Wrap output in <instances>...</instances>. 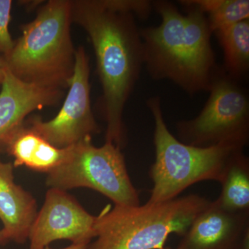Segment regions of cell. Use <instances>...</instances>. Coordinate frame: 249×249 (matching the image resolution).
<instances>
[{"label": "cell", "instance_id": "cell-1", "mask_svg": "<svg viewBox=\"0 0 249 249\" xmlns=\"http://www.w3.org/2000/svg\"><path fill=\"white\" fill-rule=\"evenodd\" d=\"M72 22L89 36L103 88L106 142H126L123 114L144 65L143 48L134 14L124 0H73Z\"/></svg>", "mask_w": 249, "mask_h": 249}, {"label": "cell", "instance_id": "cell-2", "mask_svg": "<svg viewBox=\"0 0 249 249\" xmlns=\"http://www.w3.org/2000/svg\"><path fill=\"white\" fill-rule=\"evenodd\" d=\"M187 14L173 3L152 1L161 18L158 27L139 29L144 65L155 80H168L193 96L209 91L219 70L206 15L183 1Z\"/></svg>", "mask_w": 249, "mask_h": 249}, {"label": "cell", "instance_id": "cell-3", "mask_svg": "<svg viewBox=\"0 0 249 249\" xmlns=\"http://www.w3.org/2000/svg\"><path fill=\"white\" fill-rule=\"evenodd\" d=\"M71 23V0H49L34 20L22 26V36L1 60L24 83L54 89L69 88L76 52Z\"/></svg>", "mask_w": 249, "mask_h": 249}, {"label": "cell", "instance_id": "cell-4", "mask_svg": "<svg viewBox=\"0 0 249 249\" xmlns=\"http://www.w3.org/2000/svg\"><path fill=\"white\" fill-rule=\"evenodd\" d=\"M211 201L198 196L124 206L108 205L96 216V240L85 249H162L171 234L183 237Z\"/></svg>", "mask_w": 249, "mask_h": 249}, {"label": "cell", "instance_id": "cell-5", "mask_svg": "<svg viewBox=\"0 0 249 249\" xmlns=\"http://www.w3.org/2000/svg\"><path fill=\"white\" fill-rule=\"evenodd\" d=\"M147 106L155 120L156 154L150 170L154 186L147 203L172 200L200 181L222 182L234 157L244 149L229 145L208 147L186 145L168 130L160 97L149 98Z\"/></svg>", "mask_w": 249, "mask_h": 249}, {"label": "cell", "instance_id": "cell-6", "mask_svg": "<svg viewBox=\"0 0 249 249\" xmlns=\"http://www.w3.org/2000/svg\"><path fill=\"white\" fill-rule=\"evenodd\" d=\"M46 184L62 191L88 188L101 193L114 205L137 206L139 193L126 168L121 148L110 142L96 147L91 139L71 146L66 160L47 173Z\"/></svg>", "mask_w": 249, "mask_h": 249}, {"label": "cell", "instance_id": "cell-7", "mask_svg": "<svg viewBox=\"0 0 249 249\" xmlns=\"http://www.w3.org/2000/svg\"><path fill=\"white\" fill-rule=\"evenodd\" d=\"M209 91V99L199 115L177 124L180 142L195 147L229 145L245 148L249 139L247 90L219 67Z\"/></svg>", "mask_w": 249, "mask_h": 249}, {"label": "cell", "instance_id": "cell-8", "mask_svg": "<svg viewBox=\"0 0 249 249\" xmlns=\"http://www.w3.org/2000/svg\"><path fill=\"white\" fill-rule=\"evenodd\" d=\"M89 58L84 47L76 49L73 76L61 109L48 121L33 117L27 124L58 148L76 145L100 132L91 107Z\"/></svg>", "mask_w": 249, "mask_h": 249}, {"label": "cell", "instance_id": "cell-9", "mask_svg": "<svg viewBox=\"0 0 249 249\" xmlns=\"http://www.w3.org/2000/svg\"><path fill=\"white\" fill-rule=\"evenodd\" d=\"M95 219L66 191L50 188L29 231V249H44L59 240L88 245L96 237Z\"/></svg>", "mask_w": 249, "mask_h": 249}, {"label": "cell", "instance_id": "cell-10", "mask_svg": "<svg viewBox=\"0 0 249 249\" xmlns=\"http://www.w3.org/2000/svg\"><path fill=\"white\" fill-rule=\"evenodd\" d=\"M249 246V212L232 213L211 201L183 236L177 249H237Z\"/></svg>", "mask_w": 249, "mask_h": 249}, {"label": "cell", "instance_id": "cell-11", "mask_svg": "<svg viewBox=\"0 0 249 249\" xmlns=\"http://www.w3.org/2000/svg\"><path fill=\"white\" fill-rule=\"evenodd\" d=\"M4 78L0 91V142L24 124L29 114L58 105L64 96L61 89L24 83L3 63Z\"/></svg>", "mask_w": 249, "mask_h": 249}, {"label": "cell", "instance_id": "cell-12", "mask_svg": "<svg viewBox=\"0 0 249 249\" xmlns=\"http://www.w3.org/2000/svg\"><path fill=\"white\" fill-rule=\"evenodd\" d=\"M14 167L0 159V219L8 241L24 244L37 215V202L15 183Z\"/></svg>", "mask_w": 249, "mask_h": 249}, {"label": "cell", "instance_id": "cell-13", "mask_svg": "<svg viewBox=\"0 0 249 249\" xmlns=\"http://www.w3.org/2000/svg\"><path fill=\"white\" fill-rule=\"evenodd\" d=\"M6 152L14 158V167L24 166L49 173L66 160L71 146L58 148L31 129L25 122L2 141Z\"/></svg>", "mask_w": 249, "mask_h": 249}, {"label": "cell", "instance_id": "cell-14", "mask_svg": "<svg viewBox=\"0 0 249 249\" xmlns=\"http://www.w3.org/2000/svg\"><path fill=\"white\" fill-rule=\"evenodd\" d=\"M214 34L224 53L223 70L228 76L240 82L249 70V19Z\"/></svg>", "mask_w": 249, "mask_h": 249}, {"label": "cell", "instance_id": "cell-15", "mask_svg": "<svg viewBox=\"0 0 249 249\" xmlns=\"http://www.w3.org/2000/svg\"><path fill=\"white\" fill-rule=\"evenodd\" d=\"M220 183L218 204L230 212H249V160L243 151L234 157Z\"/></svg>", "mask_w": 249, "mask_h": 249}, {"label": "cell", "instance_id": "cell-16", "mask_svg": "<svg viewBox=\"0 0 249 249\" xmlns=\"http://www.w3.org/2000/svg\"><path fill=\"white\" fill-rule=\"evenodd\" d=\"M206 16L213 34L249 19V0H184Z\"/></svg>", "mask_w": 249, "mask_h": 249}, {"label": "cell", "instance_id": "cell-17", "mask_svg": "<svg viewBox=\"0 0 249 249\" xmlns=\"http://www.w3.org/2000/svg\"><path fill=\"white\" fill-rule=\"evenodd\" d=\"M12 5L11 0H0V53L2 57L10 53L14 45L9 32Z\"/></svg>", "mask_w": 249, "mask_h": 249}, {"label": "cell", "instance_id": "cell-18", "mask_svg": "<svg viewBox=\"0 0 249 249\" xmlns=\"http://www.w3.org/2000/svg\"><path fill=\"white\" fill-rule=\"evenodd\" d=\"M87 246L85 245H73V244H71V245L68 246V247H65V248L59 249H85L86 248ZM44 249H51L50 247H47Z\"/></svg>", "mask_w": 249, "mask_h": 249}, {"label": "cell", "instance_id": "cell-19", "mask_svg": "<svg viewBox=\"0 0 249 249\" xmlns=\"http://www.w3.org/2000/svg\"><path fill=\"white\" fill-rule=\"evenodd\" d=\"M4 67H3L2 62H1V59H0V88H1V85H2L3 83V81H4Z\"/></svg>", "mask_w": 249, "mask_h": 249}, {"label": "cell", "instance_id": "cell-20", "mask_svg": "<svg viewBox=\"0 0 249 249\" xmlns=\"http://www.w3.org/2000/svg\"><path fill=\"white\" fill-rule=\"evenodd\" d=\"M7 242H9V241L6 238L4 232H3L2 230H0V245H4V244L7 243Z\"/></svg>", "mask_w": 249, "mask_h": 249}, {"label": "cell", "instance_id": "cell-21", "mask_svg": "<svg viewBox=\"0 0 249 249\" xmlns=\"http://www.w3.org/2000/svg\"><path fill=\"white\" fill-rule=\"evenodd\" d=\"M237 249H249V246H243V247H241V248Z\"/></svg>", "mask_w": 249, "mask_h": 249}, {"label": "cell", "instance_id": "cell-22", "mask_svg": "<svg viewBox=\"0 0 249 249\" xmlns=\"http://www.w3.org/2000/svg\"><path fill=\"white\" fill-rule=\"evenodd\" d=\"M169 249V248H163V249Z\"/></svg>", "mask_w": 249, "mask_h": 249}]
</instances>
